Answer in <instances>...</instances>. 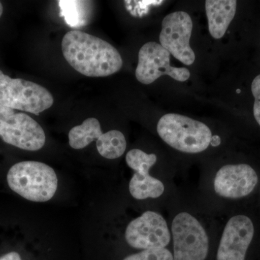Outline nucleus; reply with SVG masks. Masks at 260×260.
<instances>
[{
    "instance_id": "f257e3e1",
    "label": "nucleus",
    "mask_w": 260,
    "mask_h": 260,
    "mask_svg": "<svg viewBox=\"0 0 260 260\" xmlns=\"http://www.w3.org/2000/svg\"><path fill=\"white\" fill-rule=\"evenodd\" d=\"M61 50L66 61L85 76H110L122 68V58L115 47L100 38L80 30L65 34Z\"/></svg>"
},
{
    "instance_id": "f03ea898",
    "label": "nucleus",
    "mask_w": 260,
    "mask_h": 260,
    "mask_svg": "<svg viewBox=\"0 0 260 260\" xmlns=\"http://www.w3.org/2000/svg\"><path fill=\"white\" fill-rule=\"evenodd\" d=\"M10 189L25 199L47 202L55 194L58 179L52 168L42 162L27 160L15 164L7 175Z\"/></svg>"
},
{
    "instance_id": "7ed1b4c3",
    "label": "nucleus",
    "mask_w": 260,
    "mask_h": 260,
    "mask_svg": "<svg viewBox=\"0 0 260 260\" xmlns=\"http://www.w3.org/2000/svg\"><path fill=\"white\" fill-rule=\"evenodd\" d=\"M157 132L169 146L186 153L205 151L213 139L211 130L204 123L173 113L160 118Z\"/></svg>"
},
{
    "instance_id": "20e7f679",
    "label": "nucleus",
    "mask_w": 260,
    "mask_h": 260,
    "mask_svg": "<svg viewBox=\"0 0 260 260\" xmlns=\"http://www.w3.org/2000/svg\"><path fill=\"white\" fill-rule=\"evenodd\" d=\"M53 104L52 95L42 85L10 78L0 70V105L38 116Z\"/></svg>"
},
{
    "instance_id": "39448f33",
    "label": "nucleus",
    "mask_w": 260,
    "mask_h": 260,
    "mask_svg": "<svg viewBox=\"0 0 260 260\" xmlns=\"http://www.w3.org/2000/svg\"><path fill=\"white\" fill-rule=\"evenodd\" d=\"M0 137L5 143L29 151L40 150L46 143L42 126L25 113L0 105Z\"/></svg>"
},
{
    "instance_id": "423d86ee",
    "label": "nucleus",
    "mask_w": 260,
    "mask_h": 260,
    "mask_svg": "<svg viewBox=\"0 0 260 260\" xmlns=\"http://www.w3.org/2000/svg\"><path fill=\"white\" fill-rule=\"evenodd\" d=\"M174 260H205L209 238L199 220L186 212L177 214L172 224Z\"/></svg>"
},
{
    "instance_id": "0eeeda50",
    "label": "nucleus",
    "mask_w": 260,
    "mask_h": 260,
    "mask_svg": "<svg viewBox=\"0 0 260 260\" xmlns=\"http://www.w3.org/2000/svg\"><path fill=\"white\" fill-rule=\"evenodd\" d=\"M170 53L158 43L145 44L138 53V64L135 76L140 83L149 85L162 75H169L179 82L190 78V72L186 68H174L170 64Z\"/></svg>"
},
{
    "instance_id": "6e6552de",
    "label": "nucleus",
    "mask_w": 260,
    "mask_h": 260,
    "mask_svg": "<svg viewBox=\"0 0 260 260\" xmlns=\"http://www.w3.org/2000/svg\"><path fill=\"white\" fill-rule=\"evenodd\" d=\"M161 26L160 45L183 64H192L195 54L190 46L193 28L190 15L183 11L170 13L162 20Z\"/></svg>"
},
{
    "instance_id": "1a4fd4ad",
    "label": "nucleus",
    "mask_w": 260,
    "mask_h": 260,
    "mask_svg": "<svg viewBox=\"0 0 260 260\" xmlns=\"http://www.w3.org/2000/svg\"><path fill=\"white\" fill-rule=\"evenodd\" d=\"M171 232L165 219L160 214L146 211L127 225L125 239L135 249L166 248L171 241Z\"/></svg>"
},
{
    "instance_id": "9d476101",
    "label": "nucleus",
    "mask_w": 260,
    "mask_h": 260,
    "mask_svg": "<svg viewBox=\"0 0 260 260\" xmlns=\"http://www.w3.org/2000/svg\"><path fill=\"white\" fill-rule=\"evenodd\" d=\"M258 183L257 174L248 164L225 165L214 179V190L219 196L239 199L250 194Z\"/></svg>"
},
{
    "instance_id": "9b49d317",
    "label": "nucleus",
    "mask_w": 260,
    "mask_h": 260,
    "mask_svg": "<svg viewBox=\"0 0 260 260\" xmlns=\"http://www.w3.org/2000/svg\"><path fill=\"white\" fill-rule=\"evenodd\" d=\"M254 234L252 221L246 215L229 219L219 244L217 260H245Z\"/></svg>"
},
{
    "instance_id": "f8f14e48",
    "label": "nucleus",
    "mask_w": 260,
    "mask_h": 260,
    "mask_svg": "<svg viewBox=\"0 0 260 260\" xmlns=\"http://www.w3.org/2000/svg\"><path fill=\"white\" fill-rule=\"evenodd\" d=\"M235 0H207L205 10L212 37L220 39L225 35L237 13Z\"/></svg>"
},
{
    "instance_id": "ddd939ff",
    "label": "nucleus",
    "mask_w": 260,
    "mask_h": 260,
    "mask_svg": "<svg viewBox=\"0 0 260 260\" xmlns=\"http://www.w3.org/2000/svg\"><path fill=\"white\" fill-rule=\"evenodd\" d=\"M129 192L136 200L158 198L164 194L165 186L161 181L151 177L149 172H135L129 181Z\"/></svg>"
},
{
    "instance_id": "4468645a",
    "label": "nucleus",
    "mask_w": 260,
    "mask_h": 260,
    "mask_svg": "<svg viewBox=\"0 0 260 260\" xmlns=\"http://www.w3.org/2000/svg\"><path fill=\"white\" fill-rule=\"evenodd\" d=\"M103 134L100 122L95 118L85 119L80 125L72 128L69 132V144L71 148L79 150L97 140Z\"/></svg>"
},
{
    "instance_id": "2eb2a0df",
    "label": "nucleus",
    "mask_w": 260,
    "mask_h": 260,
    "mask_svg": "<svg viewBox=\"0 0 260 260\" xmlns=\"http://www.w3.org/2000/svg\"><path fill=\"white\" fill-rule=\"evenodd\" d=\"M96 147L98 152L104 158H119L126 150L125 137L119 130H110L101 135L96 140Z\"/></svg>"
},
{
    "instance_id": "dca6fc26",
    "label": "nucleus",
    "mask_w": 260,
    "mask_h": 260,
    "mask_svg": "<svg viewBox=\"0 0 260 260\" xmlns=\"http://www.w3.org/2000/svg\"><path fill=\"white\" fill-rule=\"evenodd\" d=\"M61 15L71 27H77L85 22L86 8L89 2L84 1H59Z\"/></svg>"
},
{
    "instance_id": "f3484780",
    "label": "nucleus",
    "mask_w": 260,
    "mask_h": 260,
    "mask_svg": "<svg viewBox=\"0 0 260 260\" xmlns=\"http://www.w3.org/2000/svg\"><path fill=\"white\" fill-rule=\"evenodd\" d=\"M156 162L155 154H148L140 149H133L126 153V164L135 172H149Z\"/></svg>"
},
{
    "instance_id": "a211bd4d",
    "label": "nucleus",
    "mask_w": 260,
    "mask_h": 260,
    "mask_svg": "<svg viewBox=\"0 0 260 260\" xmlns=\"http://www.w3.org/2000/svg\"><path fill=\"white\" fill-rule=\"evenodd\" d=\"M123 260H174V256L166 248H160L143 250L126 256Z\"/></svg>"
},
{
    "instance_id": "6ab92c4d",
    "label": "nucleus",
    "mask_w": 260,
    "mask_h": 260,
    "mask_svg": "<svg viewBox=\"0 0 260 260\" xmlns=\"http://www.w3.org/2000/svg\"><path fill=\"white\" fill-rule=\"evenodd\" d=\"M251 93L254 98V116L260 126V75H257L251 83Z\"/></svg>"
},
{
    "instance_id": "aec40b11",
    "label": "nucleus",
    "mask_w": 260,
    "mask_h": 260,
    "mask_svg": "<svg viewBox=\"0 0 260 260\" xmlns=\"http://www.w3.org/2000/svg\"><path fill=\"white\" fill-rule=\"evenodd\" d=\"M0 260H22L20 257V254L15 251H12V252L8 253L5 255L2 256L0 257Z\"/></svg>"
},
{
    "instance_id": "412c9836",
    "label": "nucleus",
    "mask_w": 260,
    "mask_h": 260,
    "mask_svg": "<svg viewBox=\"0 0 260 260\" xmlns=\"http://www.w3.org/2000/svg\"><path fill=\"white\" fill-rule=\"evenodd\" d=\"M3 4H2L1 2H0V18H1L2 15H3Z\"/></svg>"
}]
</instances>
